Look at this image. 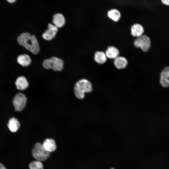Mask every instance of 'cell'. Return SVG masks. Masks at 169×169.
Segmentation results:
<instances>
[{"mask_svg": "<svg viewBox=\"0 0 169 169\" xmlns=\"http://www.w3.org/2000/svg\"><path fill=\"white\" fill-rule=\"evenodd\" d=\"M18 44L33 54H36L40 51L38 42L34 35L28 32H23L17 37Z\"/></svg>", "mask_w": 169, "mask_h": 169, "instance_id": "obj_1", "label": "cell"}, {"mask_svg": "<svg viewBox=\"0 0 169 169\" xmlns=\"http://www.w3.org/2000/svg\"><path fill=\"white\" fill-rule=\"evenodd\" d=\"M74 90L76 96L79 99H82L84 98L85 93L92 91V86L89 80L86 79H82L76 83Z\"/></svg>", "mask_w": 169, "mask_h": 169, "instance_id": "obj_2", "label": "cell"}, {"mask_svg": "<svg viewBox=\"0 0 169 169\" xmlns=\"http://www.w3.org/2000/svg\"><path fill=\"white\" fill-rule=\"evenodd\" d=\"M33 157L36 160L41 161L48 159L50 156V153L44 149L42 144L39 142L36 143L32 150Z\"/></svg>", "mask_w": 169, "mask_h": 169, "instance_id": "obj_3", "label": "cell"}, {"mask_svg": "<svg viewBox=\"0 0 169 169\" xmlns=\"http://www.w3.org/2000/svg\"><path fill=\"white\" fill-rule=\"evenodd\" d=\"M42 64L46 69H52L54 71H60L63 68L64 62L62 59L53 57L51 58L44 60Z\"/></svg>", "mask_w": 169, "mask_h": 169, "instance_id": "obj_4", "label": "cell"}, {"mask_svg": "<svg viewBox=\"0 0 169 169\" xmlns=\"http://www.w3.org/2000/svg\"><path fill=\"white\" fill-rule=\"evenodd\" d=\"M27 99L23 93L19 91L14 96L13 100V104L16 112L22 111L25 107Z\"/></svg>", "mask_w": 169, "mask_h": 169, "instance_id": "obj_5", "label": "cell"}, {"mask_svg": "<svg viewBox=\"0 0 169 169\" xmlns=\"http://www.w3.org/2000/svg\"><path fill=\"white\" fill-rule=\"evenodd\" d=\"M134 44L136 47L140 48L143 51L146 52L151 47L150 39L146 35H142L135 40Z\"/></svg>", "mask_w": 169, "mask_h": 169, "instance_id": "obj_6", "label": "cell"}, {"mask_svg": "<svg viewBox=\"0 0 169 169\" xmlns=\"http://www.w3.org/2000/svg\"><path fill=\"white\" fill-rule=\"evenodd\" d=\"M58 31V28L54 24L49 23L48 29L42 35L43 38L46 40L49 41L55 38Z\"/></svg>", "mask_w": 169, "mask_h": 169, "instance_id": "obj_7", "label": "cell"}, {"mask_svg": "<svg viewBox=\"0 0 169 169\" xmlns=\"http://www.w3.org/2000/svg\"><path fill=\"white\" fill-rule=\"evenodd\" d=\"M159 82L164 88L169 87V67H166L162 70L160 74Z\"/></svg>", "mask_w": 169, "mask_h": 169, "instance_id": "obj_8", "label": "cell"}, {"mask_svg": "<svg viewBox=\"0 0 169 169\" xmlns=\"http://www.w3.org/2000/svg\"><path fill=\"white\" fill-rule=\"evenodd\" d=\"M21 124L16 117H12L8 120L7 127L9 131L12 133H16L19 130Z\"/></svg>", "mask_w": 169, "mask_h": 169, "instance_id": "obj_9", "label": "cell"}, {"mask_svg": "<svg viewBox=\"0 0 169 169\" xmlns=\"http://www.w3.org/2000/svg\"><path fill=\"white\" fill-rule=\"evenodd\" d=\"M15 84L17 89L20 91L26 90L28 86V83L27 79L23 76L18 77Z\"/></svg>", "mask_w": 169, "mask_h": 169, "instance_id": "obj_10", "label": "cell"}, {"mask_svg": "<svg viewBox=\"0 0 169 169\" xmlns=\"http://www.w3.org/2000/svg\"><path fill=\"white\" fill-rule=\"evenodd\" d=\"M42 144L45 150L50 153L54 151L56 149V142L52 138H46Z\"/></svg>", "mask_w": 169, "mask_h": 169, "instance_id": "obj_11", "label": "cell"}, {"mask_svg": "<svg viewBox=\"0 0 169 169\" xmlns=\"http://www.w3.org/2000/svg\"><path fill=\"white\" fill-rule=\"evenodd\" d=\"M52 22L58 28L63 27L65 23V19L63 14L57 13L53 16Z\"/></svg>", "mask_w": 169, "mask_h": 169, "instance_id": "obj_12", "label": "cell"}, {"mask_svg": "<svg viewBox=\"0 0 169 169\" xmlns=\"http://www.w3.org/2000/svg\"><path fill=\"white\" fill-rule=\"evenodd\" d=\"M17 60L18 63L23 67L28 66L31 63L30 57L25 54L19 55L17 57Z\"/></svg>", "mask_w": 169, "mask_h": 169, "instance_id": "obj_13", "label": "cell"}, {"mask_svg": "<svg viewBox=\"0 0 169 169\" xmlns=\"http://www.w3.org/2000/svg\"><path fill=\"white\" fill-rule=\"evenodd\" d=\"M144 32L143 26L139 23H135L131 28V34L134 37H138L142 35Z\"/></svg>", "mask_w": 169, "mask_h": 169, "instance_id": "obj_14", "label": "cell"}, {"mask_svg": "<svg viewBox=\"0 0 169 169\" xmlns=\"http://www.w3.org/2000/svg\"><path fill=\"white\" fill-rule=\"evenodd\" d=\"M114 63L117 69H124L126 67L128 64V61L125 57L118 56L115 59Z\"/></svg>", "mask_w": 169, "mask_h": 169, "instance_id": "obj_15", "label": "cell"}, {"mask_svg": "<svg viewBox=\"0 0 169 169\" xmlns=\"http://www.w3.org/2000/svg\"><path fill=\"white\" fill-rule=\"evenodd\" d=\"M105 53L107 57L115 59L118 56L119 52L116 48L113 46H110L107 48Z\"/></svg>", "mask_w": 169, "mask_h": 169, "instance_id": "obj_16", "label": "cell"}, {"mask_svg": "<svg viewBox=\"0 0 169 169\" xmlns=\"http://www.w3.org/2000/svg\"><path fill=\"white\" fill-rule=\"evenodd\" d=\"M105 53L102 51H97L94 55V59L97 63L103 64L105 62L107 59Z\"/></svg>", "mask_w": 169, "mask_h": 169, "instance_id": "obj_17", "label": "cell"}, {"mask_svg": "<svg viewBox=\"0 0 169 169\" xmlns=\"http://www.w3.org/2000/svg\"><path fill=\"white\" fill-rule=\"evenodd\" d=\"M107 15L113 21L116 22L120 19L121 14L120 12L118 10L113 9L108 11Z\"/></svg>", "mask_w": 169, "mask_h": 169, "instance_id": "obj_18", "label": "cell"}, {"mask_svg": "<svg viewBox=\"0 0 169 169\" xmlns=\"http://www.w3.org/2000/svg\"><path fill=\"white\" fill-rule=\"evenodd\" d=\"M29 169H44L42 161L35 160L30 162L29 164Z\"/></svg>", "mask_w": 169, "mask_h": 169, "instance_id": "obj_19", "label": "cell"}, {"mask_svg": "<svg viewBox=\"0 0 169 169\" xmlns=\"http://www.w3.org/2000/svg\"><path fill=\"white\" fill-rule=\"evenodd\" d=\"M161 1L163 4L169 5V0H162Z\"/></svg>", "mask_w": 169, "mask_h": 169, "instance_id": "obj_20", "label": "cell"}, {"mask_svg": "<svg viewBox=\"0 0 169 169\" xmlns=\"http://www.w3.org/2000/svg\"><path fill=\"white\" fill-rule=\"evenodd\" d=\"M0 169H7L2 163L0 162Z\"/></svg>", "mask_w": 169, "mask_h": 169, "instance_id": "obj_21", "label": "cell"}, {"mask_svg": "<svg viewBox=\"0 0 169 169\" xmlns=\"http://www.w3.org/2000/svg\"><path fill=\"white\" fill-rule=\"evenodd\" d=\"M17 0H7L10 3H13L16 1Z\"/></svg>", "mask_w": 169, "mask_h": 169, "instance_id": "obj_22", "label": "cell"}, {"mask_svg": "<svg viewBox=\"0 0 169 169\" xmlns=\"http://www.w3.org/2000/svg\"><path fill=\"white\" fill-rule=\"evenodd\" d=\"M110 169H115V168H113V167H111V168H110Z\"/></svg>", "mask_w": 169, "mask_h": 169, "instance_id": "obj_23", "label": "cell"}]
</instances>
